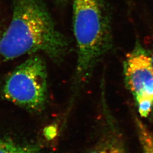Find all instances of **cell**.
Segmentation results:
<instances>
[{
  "label": "cell",
  "mask_w": 153,
  "mask_h": 153,
  "mask_svg": "<svg viewBox=\"0 0 153 153\" xmlns=\"http://www.w3.org/2000/svg\"><path fill=\"white\" fill-rule=\"evenodd\" d=\"M12 16L1 35L0 56L4 60L43 53L54 62H62L70 46L57 28L42 0H11Z\"/></svg>",
  "instance_id": "1"
},
{
  "label": "cell",
  "mask_w": 153,
  "mask_h": 153,
  "mask_svg": "<svg viewBox=\"0 0 153 153\" xmlns=\"http://www.w3.org/2000/svg\"><path fill=\"white\" fill-rule=\"evenodd\" d=\"M76 68L71 102L88 81L109 43L107 13L103 0H71Z\"/></svg>",
  "instance_id": "2"
},
{
  "label": "cell",
  "mask_w": 153,
  "mask_h": 153,
  "mask_svg": "<svg viewBox=\"0 0 153 153\" xmlns=\"http://www.w3.org/2000/svg\"><path fill=\"white\" fill-rule=\"evenodd\" d=\"M2 92L6 100L24 109L33 112L44 109L48 98L44 59L39 54L31 55L9 74Z\"/></svg>",
  "instance_id": "3"
},
{
  "label": "cell",
  "mask_w": 153,
  "mask_h": 153,
  "mask_svg": "<svg viewBox=\"0 0 153 153\" xmlns=\"http://www.w3.org/2000/svg\"><path fill=\"white\" fill-rule=\"evenodd\" d=\"M125 76L140 115L147 117L153 109V62L150 55L140 51L128 54Z\"/></svg>",
  "instance_id": "4"
},
{
  "label": "cell",
  "mask_w": 153,
  "mask_h": 153,
  "mask_svg": "<svg viewBox=\"0 0 153 153\" xmlns=\"http://www.w3.org/2000/svg\"><path fill=\"white\" fill-rule=\"evenodd\" d=\"M88 153H126L120 139L115 136L107 137Z\"/></svg>",
  "instance_id": "5"
},
{
  "label": "cell",
  "mask_w": 153,
  "mask_h": 153,
  "mask_svg": "<svg viewBox=\"0 0 153 153\" xmlns=\"http://www.w3.org/2000/svg\"><path fill=\"white\" fill-rule=\"evenodd\" d=\"M137 132L143 153H153V135L141 121L137 119Z\"/></svg>",
  "instance_id": "6"
},
{
  "label": "cell",
  "mask_w": 153,
  "mask_h": 153,
  "mask_svg": "<svg viewBox=\"0 0 153 153\" xmlns=\"http://www.w3.org/2000/svg\"><path fill=\"white\" fill-rule=\"evenodd\" d=\"M0 153H36L30 148L22 146L7 140L0 139Z\"/></svg>",
  "instance_id": "7"
},
{
  "label": "cell",
  "mask_w": 153,
  "mask_h": 153,
  "mask_svg": "<svg viewBox=\"0 0 153 153\" xmlns=\"http://www.w3.org/2000/svg\"><path fill=\"white\" fill-rule=\"evenodd\" d=\"M56 3H57L58 5H62L63 4H65L66 1H68V0H53Z\"/></svg>",
  "instance_id": "8"
},
{
  "label": "cell",
  "mask_w": 153,
  "mask_h": 153,
  "mask_svg": "<svg viewBox=\"0 0 153 153\" xmlns=\"http://www.w3.org/2000/svg\"><path fill=\"white\" fill-rule=\"evenodd\" d=\"M150 56H151V57H152V60H153V53L150 55Z\"/></svg>",
  "instance_id": "9"
},
{
  "label": "cell",
  "mask_w": 153,
  "mask_h": 153,
  "mask_svg": "<svg viewBox=\"0 0 153 153\" xmlns=\"http://www.w3.org/2000/svg\"><path fill=\"white\" fill-rule=\"evenodd\" d=\"M1 34L0 33V40H1ZM0 57H1V56H0Z\"/></svg>",
  "instance_id": "10"
}]
</instances>
